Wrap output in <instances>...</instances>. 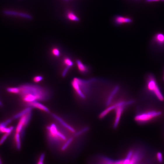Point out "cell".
Masks as SVG:
<instances>
[{"label": "cell", "mask_w": 164, "mask_h": 164, "mask_svg": "<svg viewBox=\"0 0 164 164\" xmlns=\"http://www.w3.org/2000/svg\"><path fill=\"white\" fill-rule=\"evenodd\" d=\"M20 94L24 101L27 103L37 101H46L50 95L48 91L43 87L31 84L20 86Z\"/></svg>", "instance_id": "cell-1"}, {"label": "cell", "mask_w": 164, "mask_h": 164, "mask_svg": "<svg viewBox=\"0 0 164 164\" xmlns=\"http://www.w3.org/2000/svg\"><path fill=\"white\" fill-rule=\"evenodd\" d=\"M95 81L94 79L86 80L74 78L72 81L71 86L78 97L81 99L85 100L90 90V86Z\"/></svg>", "instance_id": "cell-2"}, {"label": "cell", "mask_w": 164, "mask_h": 164, "mask_svg": "<svg viewBox=\"0 0 164 164\" xmlns=\"http://www.w3.org/2000/svg\"><path fill=\"white\" fill-rule=\"evenodd\" d=\"M161 111L149 109L139 113L135 117V120L140 124H146L157 119L162 116Z\"/></svg>", "instance_id": "cell-3"}, {"label": "cell", "mask_w": 164, "mask_h": 164, "mask_svg": "<svg viewBox=\"0 0 164 164\" xmlns=\"http://www.w3.org/2000/svg\"><path fill=\"white\" fill-rule=\"evenodd\" d=\"M134 103V101L131 100L127 101L118 102L115 103L116 108L115 109L116 112V117L114 122L113 127L114 128H117L119 124L121 116L123 113L125 107L131 105Z\"/></svg>", "instance_id": "cell-4"}, {"label": "cell", "mask_w": 164, "mask_h": 164, "mask_svg": "<svg viewBox=\"0 0 164 164\" xmlns=\"http://www.w3.org/2000/svg\"><path fill=\"white\" fill-rule=\"evenodd\" d=\"M147 88L150 92L154 95L159 100L163 101L164 100L163 95L156 83V79L152 75L149 76L147 81Z\"/></svg>", "instance_id": "cell-5"}, {"label": "cell", "mask_w": 164, "mask_h": 164, "mask_svg": "<svg viewBox=\"0 0 164 164\" xmlns=\"http://www.w3.org/2000/svg\"><path fill=\"white\" fill-rule=\"evenodd\" d=\"M3 13L7 16H16L28 20L32 19V17L31 15L29 14L22 12H19L17 11H12V10H6L3 11Z\"/></svg>", "instance_id": "cell-6"}, {"label": "cell", "mask_w": 164, "mask_h": 164, "mask_svg": "<svg viewBox=\"0 0 164 164\" xmlns=\"http://www.w3.org/2000/svg\"><path fill=\"white\" fill-rule=\"evenodd\" d=\"M114 22L117 26H121L125 24L131 23L133 22V20L129 18L120 15H117L115 16L114 18Z\"/></svg>", "instance_id": "cell-7"}, {"label": "cell", "mask_w": 164, "mask_h": 164, "mask_svg": "<svg viewBox=\"0 0 164 164\" xmlns=\"http://www.w3.org/2000/svg\"><path fill=\"white\" fill-rule=\"evenodd\" d=\"M52 116L55 119H56L57 121L60 122L64 127H65L67 129L69 130L70 131V132L74 133H75L76 131L75 129H74L73 127H72L71 126L69 125L66 122H64L60 117L56 115V114H52Z\"/></svg>", "instance_id": "cell-8"}, {"label": "cell", "mask_w": 164, "mask_h": 164, "mask_svg": "<svg viewBox=\"0 0 164 164\" xmlns=\"http://www.w3.org/2000/svg\"><path fill=\"white\" fill-rule=\"evenodd\" d=\"M27 105L29 107H32L34 108H38L39 109L42 110L46 112V113H50V110L48 108L46 107V106H44L43 104H41L37 101H35L31 103H28Z\"/></svg>", "instance_id": "cell-9"}, {"label": "cell", "mask_w": 164, "mask_h": 164, "mask_svg": "<svg viewBox=\"0 0 164 164\" xmlns=\"http://www.w3.org/2000/svg\"><path fill=\"white\" fill-rule=\"evenodd\" d=\"M76 65L79 72L83 74H87L88 72V69L86 65L83 64L81 60H76Z\"/></svg>", "instance_id": "cell-10"}, {"label": "cell", "mask_w": 164, "mask_h": 164, "mask_svg": "<svg viewBox=\"0 0 164 164\" xmlns=\"http://www.w3.org/2000/svg\"><path fill=\"white\" fill-rule=\"evenodd\" d=\"M66 16L67 18L70 21L75 22H79L80 19L72 11H68L66 13Z\"/></svg>", "instance_id": "cell-11"}, {"label": "cell", "mask_w": 164, "mask_h": 164, "mask_svg": "<svg viewBox=\"0 0 164 164\" xmlns=\"http://www.w3.org/2000/svg\"><path fill=\"white\" fill-rule=\"evenodd\" d=\"M116 108L115 104H114L113 105L110 106L107 108V109L102 111L101 113L99 115V118H103L107 116V115L109 113L111 112L112 111L114 110Z\"/></svg>", "instance_id": "cell-12"}, {"label": "cell", "mask_w": 164, "mask_h": 164, "mask_svg": "<svg viewBox=\"0 0 164 164\" xmlns=\"http://www.w3.org/2000/svg\"><path fill=\"white\" fill-rule=\"evenodd\" d=\"M32 110V108L31 107H28V108L24 109L22 111L20 112V113H18L17 114L14 116L13 118L14 119H18V118H20V117L23 116H24L26 115L27 114L31 112Z\"/></svg>", "instance_id": "cell-13"}, {"label": "cell", "mask_w": 164, "mask_h": 164, "mask_svg": "<svg viewBox=\"0 0 164 164\" xmlns=\"http://www.w3.org/2000/svg\"><path fill=\"white\" fill-rule=\"evenodd\" d=\"M25 121H26V116H24L21 117L19 123H18L17 128H16V130L17 133H20L22 132L23 126L25 125Z\"/></svg>", "instance_id": "cell-14"}, {"label": "cell", "mask_w": 164, "mask_h": 164, "mask_svg": "<svg viewBox=\"0 0 164 164\" xmlns=\"http://www.w3.org/2000/svg\"><path fill=\"white\" fill-rule=\"evenodd\" d=\"M156 41L160 45L164 44V34H163L159 33L157 34L155 37Z\"/></svg>", "instance_id": "cell-15"}, {"label": "cell", "mask_w": 164, "mask_h": 164, "mask_svg": "<svg viewBox=\"0 0 164 164\" xmlns=\"http://www.w3.org/2000/svg\"><path fill=\"white\" fill-rule=\"evenodd\" d=\"M118 89V87H117V88H115V89H114L113 91L111 93L109 97L107 99V103H106L107 106H109L111 104V102H112V100H113L115 95L116 94Z\"/></svg>", "instance_id": "cell-16"}, {"label": "cell", "mask_w": 164, "mask_h": 164, "mask_svg": "<svg viewBox=\"0 0 164 164\" xmlns=\"http://www.w3.org/2000/svg\"><path fill=\"white\" fill-rule=\"evenodd\" d=\"M89 130V128L88 127H84L82 129L79 130V131L76 132L74 134V137H79V136H81L82 135L84 134V133H86Z\"/></svg>", "instance_id": "cell-17"}, {"label": "cell", "mask_w": 164, "mask_h": 164, "mask_svg": "<svg viewBox=\"0 0 164 164\" xmlns=\"http://www.w3.org/2000/svg\"><path fill=\"white\" fill-rule=\"evenodd\" d=\"M156 161H157L158 163L162 164L164 162V157L162 153L160 152H158L156 153L155 156Z\"/></svg>", "instance_id": "cell-18"}, {"label": "cell", "mask_w": 164, "mask_h": 164, "mask_svg": "<svg viewBox=\"0 0 164 164\" xmlns=\"http://www.w3.org/2000/svg\"><path fill=\"white\" fill-rule=\"evenodd\" d=\"M7 90L8 93L15 94H19L20 92V89L19 87L8 88H7Z\"/></svg>", "instance_id": "cell-19"}, {"label": "cell", "mask_w": 164, "mask_h": 164, "mask_svg": "<svg viewBox=\"0 0 164 164\" xmlns=\"http://www.w3.org/2000/svg\"><path fill=\"white\" fill-rule=\"evenodd\" d=\"M73 141H74V137H71L70 138H69L67 141V142H65V144L63 145L62 147V151H64L66 150L67 148L70 146L72 142Z\"/></svg>", "instance_id": "cell-20"}, {"label": "cell", "mask_w": 164, "mask_h": 164, "mask_svg": "<svg viewBox=\"0 0 164 164\" xmlns=\"http://www.w3.org/2000/svg\"><path fill=\"white\" fill-rule=\"evenodd\" d=\"M15 139L16 142V147H17L18 150H20L21 149V144L19 133H16L15 135Z\"/></svg>", "instance_id": "cell-21"}, {"label": "cell", "mask_w": 164, "mask_h": 164, "mask_svg": "<svg viewBox=\"0 0 164 164\" xmlns=\"http://www.w3.org/2000/svg\"><path fill=\"white\" fill-rule=\"evenodd\" d=\"M64 64L66 65L67 67L70 69L71 67L73 66V62L72 60L69 58L67 57L64 59Z\"/></svg>", "instance_id": "cell-22"}, {"label": "cell", "mask_w": 164, "mask_h": 164, "mask_svg": "<svg viewBox=\"0 0 164 164\" xmlns=\"http://www.w3.org/2000/svg\"><path fill=\"white\" fill-rule=\"evenodd\" d=\"M50 131H51V133L53 135L56 136L57 133L58 132L57 128L55 124L53 123L50 126Z\"/></svg>", "instance_id": "cell-23"}, {"label": "cell", "mask_w": 164, "mask_h": 164, "mask_svg": "<svg viewBox=\"0 0 164 164\" xmlns=\"http://www.w3.org/2000/svg\"><path fill=\"white\" fill-rule=\"evenodd\" d=\"M12 119H8L5 121V122L0 123V131H1V129L6 128V126L8 125V124H10L12 122Z\"/></svg>", "instance_id": "cell-24"}, {"label": "cell", "mask_w": 164, "mask_h": 164, "mask_svg": "<svg viewBox=\"0 0 164 164\" xmlns=\"http://www.w3.org/2000/svg\"><path fill=\"white\" fill-rule=\"evenodd\" d=\"M13 129L14 127H9V128L6 127V128L1 129V131H0V133L2 132V133H8L9 134H10V133L12 132Z\"/></svg>", "instance_id": "cell-25"}, {"label": "cell", "mask_w": 164, "mask_h": 164, "mask_svg": "<svg viewBox=\"0 0 164 164\" xmlns=\"http://www.w3.org/2000/svg\"><path fill=\"white\" fill-rule=\"evenodd\" d=\"M32 116V113L31 111L27 114L26 116V121H25V125L27 126Z\"/></svg>", "instance_id": "cell-26"}, {"label": "cell", "mask_w": 164, "mask_h": 164, "mask_svg": "<svg viewBox=\"0 0 164 164\" xmlns=\"http://www.w3.org/2000/svg\"><path fill=\"white\" fill-rule=\"evenodd\" d=\"M52 53L55 56L58 57L60 55V52L58 49L55 48L52 50Z\"/></svg>", "instance_id": "cell-27"}, {"label": "cell", "mask_w": 164, "mask_h": 164, "mask_svg": "<svg viewBox=\"0 0 164 164\" xmlns=\"http://www.w3.org/2000/svg\"><path fill=\"white\" fill-rule=\"evenodd\" d=\"M43 79V77L41 76H37L34 78V81L35 83H39Z\"/></svg>", "instance_id": "cell-28"}, {"label": "cell", "mask_w": 164, "mask_h": 164, "mask_svg": "<svg viewBox=\"0 0 164 164\" xmlns=\"http://www.w3.org/2000/svg\"><path fill=\"white\" fill-rule=\"evenodd\" d=\"M9 134L6 133V134L4 135L2 137L1 139H0V145H2L3 144L4 142V141H6V140L7 139V137H8L9 135Z\"/></svg>", "instance_id": "cell-29"}, {"label": "cell", "mask_w": 164, "mask_h": 164, "mask_svg": "<svg viewBox=\"0 0 164 164\" xmlns=\"http://www.w3.org/2000/svg\"><path fill=\"white\" fill-rule=\"evenodd\" d=\"M56 136V137H58L59 138L63 140H65L66 139V137L64 135L62 134V133H60V132H58Z\"/></svg>", "instance_id": "cell-30"}, {"label": "cell", "mask_w": 164, "mask_h": 164, "mask_svg": "<svg viewBox=\"0 0 164 164\" xmlns=\"http://www.w3.org/2000/svg\"><path fill=\"white\" fill-rule=\"evenodd\" d=\"M45 153H43L41 154V156H40V160H39V161H41V162H43L45 158Z\"/></svg>", "instance_id": "cell-31"}, {"label": "cell", "mask_w": 164, "mask_h": 164, "mask_svg": "<svg viewBox=\"0 0 164 164\" xmlns=\"http://www.w3.org/2000/svg\"><path fill=\"white\" fill-rule=\"evenodd\" d=\"M160 1V0H146V2H157V1Z\"/></svg>", "instance_id": "cell-32"}, {"label": "cell", "mask_w": 164, "mask_h": 164, "mask_svg": "<svg viewBox=\"0 0 164 164\" xmlns=\"http://www.w3.org/2000/svg\"><path fill=\"white\" fill-rule=\"evenodd\" d=\"M2 106H3V103L0 101V107H2Z\"/></svg>", "instance_id": "cell-33"}, {"label": "cell", "mask_w": 164, "mask_h": 164, "mask_svg": "<svg viewBox=\"0 0 164 164\" xmlns=\"http://www.w3.org/2000/svg\"><path fill=\"white\" fill-rule=\"evenodd\" d=\"M38 164H43V162H41V161H39Z\"/></svg>", "instance_id": "cell-34"}, {"label": "cell", "mask_w": 164, "mask_h": 164, "mask_svg": "<svg viewBox=\"0 0 164 164\" xmlns=\"http://www.w3.org/2000/svg\"><path fill=\"white\" fill-rule=\"evenodd\" d=\"M65 2H68V1H71V0H63Z\"/></svg>", "instance_id": "cell-35"}, {"label": "cell", "mask_w": 164, "mask_h": 164, "mask_svg": "<svg viewBox=\"0 0 164 164\" xmlns=\"http://www.w3.org/2000/svg\"><path fill=\"white\" fill-rule=\"evenodd\" d=\"M0 164H2V162L1 158H0Z\"/></svg>", "instance_id": "cell-36"}, {"label": "cell", "mask_w": 164, "mask_h": 164, "mask_svg": "<svg viewBox=\"0 0 164 164\" xmlns=\"http://www.w3.org/2000/svg\"><path fill=\"white\" fill-rule=\"evenodd\" d=\"M161 1H164V0H161Z\"/></svg>", "instance_id": "cell-37"}, {"label": "cell", "mask_w": 164, "mask_h": 164, "mask_svg": "<svg viewBox=\"0 0 164 164\" xmlns=\"http://www.w3.org/2000/svg\"><path fill=\"white\" fill-rule=\"evenodd\" d=\"M136 1H139V0H136Z\"/></svg>", "instance_id": "cell-38"}, {"label": "cell", "mask_w": 164, "mask_h": 164, "mask_svg": "<svg viewBox=\"0 0 164 164\" xmlns=\"http://www.w3.org/2000/svg\"></svg>", "instance_id": "cell-39"}]
</instances>
